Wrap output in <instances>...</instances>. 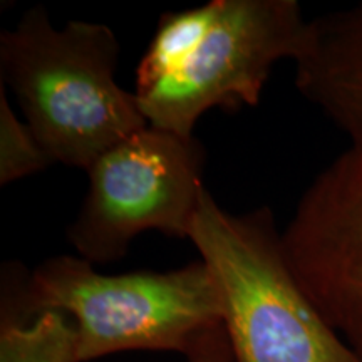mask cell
I'll use <instances>...</instances> for the list:
<instances>
[{
    "mask_svg": "<svg viewBox=\"0 0 362 362\" xmlns=\"http://www.w3.org/2000/svg\"><path fill=\"white\" fill-rule=\"evenodd\" d=\"M47 310L72 317L78 362L124 351L188 354L223 324L218 284L203 260L170 272L99 274L83 257L57 255L27 274L4 264L0 322L29 324Z\"/></svg>",
    "mask_w": 362,
    "mask_h": 362,
    "instance_id": "obj_1",
    "label": "cell"
},
{
    "mask_svg": "<svg viewBox=\"0 0 362 362\" xmlns=\"http://www.w3.org/2000/svg\"><path fill=\"white\" fill-rule=\"evenodd\" d=\"M119 42L107 25L57 29L44 6L0 34V84L56 163L88 171L99 156L149 124L138 96L117 84Z\"/></svg>",
    "mask_w": 362,
    "mask_h": 362,
    "instance_id": "obj_2",
    "label": "cell"
},
{
    "mask_svg": "<svg viewBox=\"0 0 362 362\" xmlns=\"http://www.w3.org/2000/svg\"><path fill=\"white\" fill-rule=\"evenodd\" d=\"M189 240L218 284L233 362H362L297 282L269 206L233 215L205 188Z\"/></svg>",
    "mask_w": 362,
    "mask_h": 362,
    "instance_id": "obj_3",
    "label": "cell"
},
{
    "mask_svg": "<svg viewBox=\"0 0 362 362\" xmlns=\"http://www.w3.org/2000/svg\"><path fill=\"white\" fill-rule=\"evenodd\" d=\"M206 151L194 136L148 124L90 165L88 192L67 238L93 265L116 262L149 230L189 238Z\"/></svg>",
    "mask_w": 362,
    "mask_h": 362,
    "instance_id": "obj_4",
    "label": "cell"
},
{
    "mask_svg": "<svg viewBox=\"0 0 362 362\" xmlns=\"http://www.w3.org/2000/svg\"><path fill=\"white\" fill-rule=\"evenodd\" d=\"M309 21L297 0H221L205 42L175 74L138 96L148 123L194 136L211 107L257 106L272 67L296 61Z\"/></svg>",
    "mask_w": 362,
    "mask_h": 362,
    "instance_id": "obj_5",
    "label": "cell"
},
{
    "mask_svg": "<svg viewBox=\"0 0 362 362\" xmlns=\"http://www.w3.org/2000/svg\"><path fill=\"white\" fill-rule=\"evenodd\" d=\"M282 243L307 297L362 359V141L302 193Z\"/></svg>",
    "mask_w": 362,
    "mask_h": 362,
    "instance_id": "obj_6",
    "label": "cell"
},
{
    "mask_svg": "<svg viewBox=\"0 0 362 362\" xmlns=\"http://www.w3.org/2000/svg\"><path fill=\"white\" fill-rule=\"evenodd\" d=\"M293 62L298 93L362 141V2L309 21Z\"/></svg>",
    "mask_w": 362,
    "mask_h": 362,
    "instance_id": "obj_7",
    "label": "cell"
},
{
    "mask_svg": "<svg viewBox=\"0 0 362 362\" xmlns=\"http://www.w3.org/2000/svg\"><path fill=\"white\" fill-rule=\"evenodd\" d=\"M221 11V0L181 12L163 13L146 52L136 69V96L175 74L205 42Z\"/></svg>",
    "mask_w": 362,
    "mask_h": 362,
    "instance_id": "obj_8",
    "label": "cell"
},
{
    "mask_svg": "<svg viewBox=\"0 0 362 362\" xmlns=\"http://www.w3.org/2000/svg\"><path fill=\"white\" fill-rule=\"evenodd\" d=\"M0 362H78L74 322L57 310L29 324L0 322Z\"/></svg>",
    "mask_w": 362,
    "mask_h": 362,
    "instance_id": "obj_9",
    "label": "cell"
},
{
    "mask_svg": "<svg viewBox=\"0 0 362 362\" xmlns=\"http://www.w3.org/2000/svg\"><path fill=\"white\" fill-rule=\"evenodd\" d=\"M0 84V185L39 173L56 165L25 121H21Z\"/></svg>",
    "mask_w": 362,
    "mask_h": 362,
    "instance_id": "obj_10",
    "label": "cell"
},
{
    "mask_svg": "<svg viewBox=\"0 0 362 362\" xmlns=\"http://www.w3.org/2000/svg\"><path fill=\"white\" fill-rule=\"evenodd\" d=\"M187 362H233V352L223 324L210 327L194 341Z\"/></svg>",
    "mask_w": 362,
    "mask_h": 362,
    "instance_id": "obj_11",
    "label": "cell"
}]
</instances>
